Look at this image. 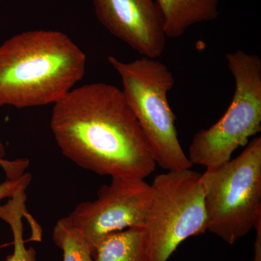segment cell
<instances>
[{
  "label": "cell",
  "instance_id": "obj_5",
  "mask_svg": "<svg viewBox=\"0 0 261 261\" xmlns=\"http://www.w3.org/2000/svg\"><path fill=\"white\" fill-rule=\"evenodd\" d=\"M226 60L234 80L232 100L219 121L194 136L187 155L192 166L217 167L261 132L260 58L237 50Z\"/></svg>",
  "mask_w": 261,
  "mask_h": 261
},
{
  "label": "cell",
  "instance_id": "obj_8",
  "mask_svg": "<svg viewBox=\"0 0 261 261\" xmlns=\"http://www.w3.org/2000/svg\"><path fill=\"white\" fill-rule=\"evenodd\" d=\"M99 21L142 57L158 59L166 45L164 20L154 0H94Z\"/></svg>",
  "mask_w": 261,
  "mask_h": 261
},
{
  "label": "cell",
  "instance_id": "obj_7",
  "mask_svg": "<svg viewBox=\"0 0 261 261\" xmlns=\"http://www.w3.org/2000/svg\"><path fill=\"white\" fill-rule=\"evenodd\" d=\"M103 185L97 198L79 204L68 216L91 251L111 233L127 228L144 227L152 190L145 179L111 178Z\"/></svg>",
  "mask_w": 261,
  "mask_h": 261
},
{
  "label": "cell",
  "instance_id": "obj_6",
  "mask_svg": "<svg viewBox=\"0 0 261 261\" xmlns=\"http://www.w3.org/2000/svg\"><path fill=\"white\" fill-rule=\"evenodd\" d=\"M200 177L191 168L154 177L144 226L147 261H168L184 241L207 231Z\"/></svg>",
  "mask_w": 261,
  "mask_h": 261
},
{
  "label": "cell",
  "instance_id": "obj_11",
  "mask_svg": "<svg viewBox=\"0 0 261 261\" xmlns=\"http://www.w3.org/2000/svg\"><path fill=\"white\" fill-rule=\"evenodd\" d=\"M27 190L20 191L9 199L7 203L0 205V219L9 225L13 237V254L5 261H37L36 251L27 248L23 240V219L25 218L32 226L36 224L27 209Z\"/></svg>",
  "mask_w": 261,
  "mask_h": 261
},
{
  "label": "cell",
  "instance_id": "obj_1",
  "mask_svg": "<svg viewBox=\"0 0 261 261\" xmlns=\"http://www.w3.org/2000/svg\"><path fill=\"white\" fill-rule=\"evenodd\" d=\"M50 126L62 153L100 176L145 179L156 167L121 89L106 83L73 89L54 104Z\"/></svg>",
  "mask_w": 261,
  "mask_h": 261
},
{
  "label": "cell",
  "instance_id": "obj_10",
  "mask_svg": "<svg viewBox=\"0 0 261 261\" xmlns=\"http://www.w3.org/2000/svg\"><path fill=\"white\" fill-rule=\"evenodd\" d=\"M94 261H147L145 228L116 231L102 238L92 252Z\"/></svg>",
  "mask_w": 261,
  "mask_h": 261
},
{
  "label": "cell",
  "instance_id": "obj_14",
  "mask_svg": "<svg viewBox=\"0 0 261 261\" xmlns=\"http://www.w3.org/2000/svg\"><path fill=\"white\" fill-rule=\"evenodd\" d=\"M254 228L256 231V238L254 245L253 261H261V219L257 221Z\"/></svg>",
  "mask_w": 261,
  "mask_h": 261
},
{
  "label": "cell",
  "instance_id": "obj_9",
  "mask_svg": "<svg viewBox=\"0 0 261 261\" xmlns=\"http://www.w3.org/2000/svg\"><path fill=\"white\" fill-rule=\"evenodd\" d=\"M164 20L166 37L183 36L196 24L213 21L219 15L220 0H156Z\"/></svg>",
  "mask_w": 261,
  "mask_h": 261
},
{
  "label": "cell",
  "instance_id": "obj_13",
  "mask_svg": "<svg viewBox=\"0 0 261 261\" xmlns=\"http://www.w3.org/2000/svg\"><path fill=\"white\" fill-rule=\"evenodd\" d=\"M4 147L0 148V201L11 198L18 192L27 190L32 182L30 173H25L29 161L27 159L7 161L4 157ZM7 244L0 245V250L8 246Z\"/></svg>",
  "mask_w": 261,
  "mask_h": 261
},
{
  "label": "cell",
  "instance_id": "obj_3",
  "mask_svg": "<svg viewBox=\"0 0 261 261\" xmlns=\"http://www.w3.org/2000/svg\"><path fill=\"white\" fill-rule=\"evenodd\" d=\"M121 79V89L143 132L156 165L166 171L190 169L192 165L182 149L168 93L174 86L173 73L157 59L142 57L123 62L108 57Z\"/></svg>",
  "mask_w": 261,
  "mask_h": 261
},
{
  "label": "cell",
  "instance_id": "obj_2",
  "mask_svg": "<svg viewBox=\"0 0 261 261\" xmlns=\"http://www.w3.org/2000/svg\"><path fill=\"white\" fill-rule=\"evenodd\" d=\"M84 51L58 31L20 33L0 45V107L56 104L83 78Z\"/></svg>",
  "mask_w": 261,
  "mask_h": 261
},
{
  "label": "cell",
  "instance_id": "obj_15",
  "mask_svg": "<svg viewBox=\"0 0 261 261\" xmlns=\"http://www.w3.org/2000/svg\"><path fill=\"white\" fill-rule=\"evenodd\" d=\"M2 147H3V144H2L1 141H0V148H2Z\"/></svg>",
  "mask_w": 261,
  "mask_h": 261
},
{
  "label": "cell",
  "instance_id": "obj_4",
  "mask_svg": "<svg viewBox=\"0 0 261 261\" xmlns=\"http://www.w3.org/2000/svg\"><path fill=\"white\" fill-rule=\"evenodd\" d=\"M207 231L233 245L261 219V137L235 159L201 173Z\"/></svg>",
  "mask_w": 261,
  "mask_h": 261
},
{
  "label": "cell",
  "instance_id": "obj_12",
  "mask_svg": "<svg viewBox=\"0 0 261 261\" xmlns=\"http://www.w3.org/2000/svg\"><path fill=\"white\" fill-rule=\"evenodd\" d=\"M53 240L63 250V261H94L90 247L70 223L68 216L56 223L53 228Z\"/></svg>",
  "mask_w": 261,
  "mask_h": 261
}]
</instances>
